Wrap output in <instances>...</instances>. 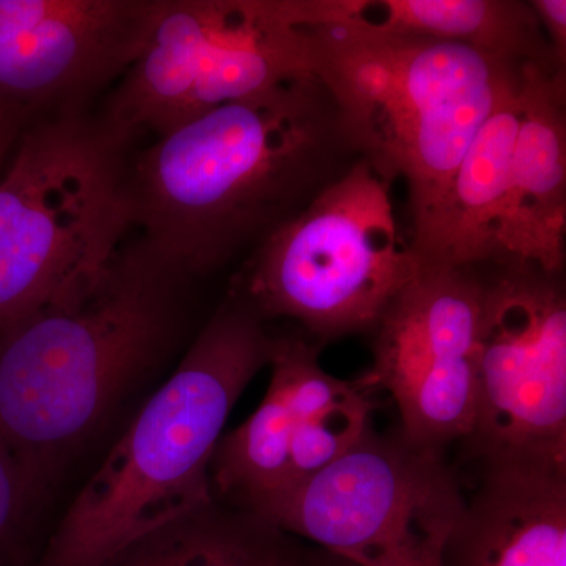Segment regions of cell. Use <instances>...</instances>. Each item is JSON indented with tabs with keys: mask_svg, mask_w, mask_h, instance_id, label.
I'll use <instances>...</instances> for the list:
<instances>
[{
	"mask_svg": "<svg viewBox=\"0 0 566 566\" xmlns=\"http://www.w3.org/2000/svg\"><path fill=\"white\" fill-rule=\"evenodd\" d=\"M360 161L315 76L222 104L129 159L133 226L191 282L259 245Z\"/></svg>",
	"mask_w": 566,
	"mask_h": 566,
	"instance_id": "obj_1",
	"label": "cell"
},
{
	"mask_svg": "<svg viewBox=\"0 0 566 566\" xmlns=\"http://www.w3.org/2000/svg\"><path fill=\"white\" fill-rule=\"evenodd\" d=\"M175 274L142 241L98 283L0 333V436L35 501L69 458L172 354L185 324Z\"/></svg>",
	"mask_w": 566,
	"mask_h": 566,
	"instance_id": "obj_2",
	"label": "cell"
},
{
	"mask_svg": "<svg viewBox=\"0 0 566 566\" xmlns=\"http://www.w3.org/2000/svg\"><path fill=\"white\" fill-rule=\"evenodd\" d=\"M264 319L233 292L85 482L36 566H96L214 499L211 461L241 395L270 365Z\"/></svg>",
	"mask_w": 566,
	"mask_h": 566,
	"instance_id": "obj_3",
	"label": "cell"
},
{
	"mask_svg": "<svg viewBox=\"0 0 566 566\" xmlns=\"http://www.w3.org/2000/svg\"><path fill=\"white\" fill-rule=\"evenodd\" d=\"M311 48L312 74L333 96L357 155L387 185L406 182L412 237L422 232L524 66L356 14L311 28Z\"/></svg>",
	"mask_w": 566,
	"mask_h": 566,
	"instance_id": "obj_4",
	"label": "cell"
},
{
	"mask_svg": "<svg viewBox=\"0 0 566 566\" xmlns=\"http://www.w3.org/2000/svg\"><path fill=\"white\" fill-rule=\"evenodd\" d=\"M128 148L85 111L25 126L0 178V333L106 273L133 227Z\"/></svg>",
	"mask_w": 566,
	"mask_h": 566,
	"instance_id": "obj_5",
	"label": "cell"
},
{
	"mask_svg": "<svg viewBox=\"0 0 566 566\" xmlns=\"http://www.w3.org/2000/svg\"><path fill=\"white\" fill-rule=\"evenodd\" d=\"M356 0H158L137 61L99 120L125 145L312 74L311 28Z\"/></svg>",
	"mask_w": 566,
	"mask_h": 566,
	"instance_id": "obj_6",
	"label": "cell"
},
{
	"mask_svg": "<svg viewBox=\"0 0 566 566\" xmlns=\"http://www.w3.org/2000/svg\"><path fill=\"white\" fill-rule=\"evenodd\" d=\"M419 270L398 232L390 185L360 159L256 245L233 292L263 319H296L322 346L374 333Z\"/></svg>",
	"mask_w": 566,
	"mask_h": 566,
	"instance_id": "obj_7",
	"label": "cell"
},
{
	"mask_svg": "<svg viewBox=\"0 0 566 566\" xmlns=\"http://www.w3.org/2000/svg\"><path fill=\"white\" fill-rule=\"evenodd\" d=\"M464 504L447 450L370 427L318 474L248 510L349 566H442Z\"/></svg>",
	"mask_w": 566,
	"mask_h": 566,
	"instance_id": "obj_8",
	"label": "cell"
},
{
	"mask_svg": "<svg viewBox=\"0 0 566 566\" xmlns=\"http://www.w3.org/2000/svg\"><path fill=\"white\" fill-rule=\"evenodd\" d=\"M472 461L566 463V296L562 273L504 260L479 264Z\"/></svg>",
	"mask_w": 566,
	"mask_h": 566,
	"instance_id": "obj_9",
	"label": "cell"
},
{
	"mask_svg": "<svg viewBox=\"0 0 566 566\" xmlns=\"http://www.w3.org/2000/svg\"><path fill=\"white\" fill-rule=\"evenodd\" d=\"M480 304L479 268L420 266L376 324L360 382L394 398L398 428L417 444L447 450L472 433Z\"/></svg>",
	"mask_w": 566,
	"mask_h": 566,
	"instance_id": "obj_10",
	"label": "cell"
},
{
	"mask_svg": "<svg viewBox=\"0 0 566 566\" xmlns=\"http://www.w3.org/2000/svg\"><path fill=\"white\" fill-rule=\"evenodd\" d=\"M319 348L303 337L274 338L262 403L216 447V499L251 509L318 474L371 427L370 390L327 374Z\"/></svg>",
	"mask_w": 566,
	"mask_h": 566,
	"instance_id": "obj_11",
	"label": "cell"
},
{
	"mask_svg": "<svg viewBox=\"0 0 566 566\" xmlns=\"http://www.w3.org/2000/svg\"><path fill=\"white\" fill-rule=\"evenodd\" d=\"M158 0H0V103L31 122L120 81L144 50Z\"/></svg>",
	"mask_w": 566,
	"mask_h": 566,
	"instance_id": "obj_12",
	"label": "cell"
},
{
	"mask_svg": "<svg viewBox=\"0 0 566 566\" xmlns=\"http://www.w3.org/2000/svg\"><path fill=\"white\" fill-rule=\"evenodd\" d=\"M442 566H566V463L479 461Z\"/></svg>",
	"mask_w": 566,
	"mask_h": 566,
	"instance_id": "obj_13",
	"label": "cell"
},
{
	"mask_svg": "<svg viewBox=\"0 0 566 566\" xmlns=\"http://www.w3.org/2000/svg\"><path fill=\"white\" fill-rule=\"evenodd\" d=\"M566 237V70L526 65L502 223L501 262L564 273Z\"/></svg>",
	"mask_w": 566,
	"mask_h": 566,
	"instance_id": "obj_14",
	"label": "cell"
},
{
	"mask_svg": "<svg viewBox=\"0 0 566 566\" xmlns=\"http://www.w3.org/2000/svg\"><path fill=\"white\" fill-rule=\"evenodd\" d=\"M520 114L521 84L476 133L433 218L409 241L420 266L501 262L499 238L509 203Z\"/></svg>",
	"mask_w": 566,
	"mask_h": 566,
	"instance_id": "obj_15",
	"label": "cell"
},
{
	"mask_svg": "<svg viewBox=\"0 0 566 566\" xmlns=\"http://www.w3.org/2000/svg\"><path fill=\"white\" fill-rule=\"evenodd\" d=\"M96 566H349L259 513L211 499L137 536Z\"/></svg>",
	"mask_w": 566,
	"mask_h": 566,
	"instance_id": "obj_16",
	"label": "cell"
},
{
	"mask_svg": "<svg viewBox=\"0 0 566 566\" xmlns=\"http://www.w3.org/2000/svg\"><path fill=\"white\" fill-rule=\"evenodd\" d=\"M356 17L387 31L464 44L513 65L565 70L531 2L359 0Z\"/></svg>",
	"mask_w": 566,
	"mask_h": 566,
	"instance_id": "obj_17",
	"label": "cell"
},
{
	"mask_svg": "<svg viewBox=\"0 0 566 566\" xmlns=\"http://www.w3.org/2000/svg\"><path fill=\"white\" fill-rule=\"evenodd\" d=\"M35 504L20 460L0 436V566L13 556L22 524Z\"/></svg>",
	"mask_w": 566,
	"mask_h": 566,
	"instance_id": "obj_18",
	"label": "cell"
},
{
	"mask_svg": "<svg viewBox=\"0 0 566 566\" xmlns=\"http://www.w3.org/2000/svg\"><path fill=\"white\" fill-rule=\"evenodd\" d=\"M534 7L543 32L556 52L558 62L566 66V2L565 0H534Z\"/></svg>",
	"mask_w": 566,
	"mask_h": 566,
	"instance_id": "obj_19",
	"label": "cell"
},
{
	"mask_svg": "<svg viewBox=\"0 0 566 566\" xmlns=\"http://www.w3.org/2000/svg\"><path fill=\"white\" fill-rule=\"evenodd\" d=\"M31 118L24 112L0 103V167L13 153Z\"/></svg>",
	"mask_w": 566,
	"mask_h": 566,
	"instance_id": "obj_20",
	"label": "cell"
}]
</instances>
